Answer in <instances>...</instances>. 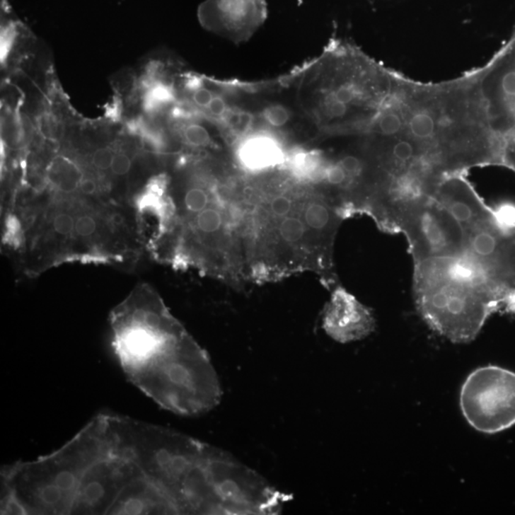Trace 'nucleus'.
<instances>
[{"mask_svg":"<svg viewBox=\"0 0 515 515\" xmlns=\"http://www.w3.org/2000/svg\"><path fill=\"white\" fill-rule=\"evenodd\" d=\"M49 484L62 514H179L166 427L100 413L54 451Z\"/></svg>","mask_w":515,"mask_h":515,"instance_id":"obj_1","label":"nucleus"},{"mask_svg":"<svg viewBox=\"0 0 515 515\" xmlns=\"http://www.w3.org/2000/svg\"><path fill=\"white\" fill-rule=\"evenodd\" d=\"M274 171L245 180L248 283L312 272L328 289L335 287L334 243L345 218L318 186L290 171Z\"/></svg>","mask_w":515,"mask_h":515,"instance_id":"obj_2","label":"nucleus"},{"mask_svg":"<svg viewBox=\"0 0 515 515\" xmlns=\"http://www.w3.org/2000/svg\"><path fill=\"white\" fill-rule=\"evenodd\" d=\"M120 369L148 398L175 415H204L221 388L207 353L152 294L133 296L112 314Z\"/></svg>","mask_w":515,"mask_h":515,"instance_id":"obj_3","label":"nucleus"},{"mask_svg":"<svg viewBox=\"0 0 515 515\" xmlns=\"http://www.w3.org/2000/svg\"><path fill=\"white\" fill-rule=\"evenodd\" d=\"M413 295L426 324L456 344L473 341L492 314H515V294L467 254L413 262Z\"/></svg>","mask_w":515,"mask_h":515,"instance_id":"obj_4","label":"nucleus"},{"mask_svg":"<svg viewBox=\"0 0 515 515\" xmlns=\"http://www.w3.org/2000/svg\"><path fill=\"white\" fill-rule=\"evenodd\" d=\"M316 65L318 125L327 135H363L385 105L395 70L345 43L333 45Z\"/></svg>","mask_w":515,"mask_h":515,"instance_id":"obj_5","label":"nucleus"},{"mask_svg":"<svg viewBox=\"0 0 515 515\" xmlns=\"http://www.w3.org/2000/svg\"><path fill=\"white\" fill-rule=\"evenodd\" d=\"M478 69L487 126L497 142L499 166L515 173V32Z\"/></svg>","mask_w":515,"mask_h":515,"instance_id":"obj_6","label":"nucleus"},{"mask_svg":"<svg viewBox=\"0 0 515 515\" xmlns=\"http://www.w3.org/2000/svg\"><path fill=\"white\" fill-rule=\"evenodd\" d=\"M460 405L476 431L493 434L515 424V372L487 366L471 372L462 386Z\"/></svg>","mask_w":515,"mask_h":515,"instance_id":"obj_7","label":"nucleus"},{"mask_svg":"<svg viewBox=\"0 0 515 515\" xmlns=\"http://www.w3.org/2000/svg\"><path fill=\"white\" fill-rule=\"evenodd\" d=\"M409 245L413 262L461 256L467 235L461 224L434 198L410 208L398 224Z\"/></svg>","mask_w":515,"mask_h":515,"instance_id":"obj_8","label":"nucleus"},{"mask_svg":"<svg viewBox=\"0 0 515 515\" xmlns=\"http://www.w3.org/2000/svg\"><path fill=\"white\" fill-rule=\"evenodd\" d=\"M495 217L465 232V254L492 283L515 294V221Z\"/></svg>","mask_w":515,"mask_h":515,"instance_id":"obj_9","label":"nucleus"},{"mask_svg":"<svg viewBox=\"0 0 515 515\" xmlns=\"http://www.w3.org/2000/svg\"><path fill=\"white\" fill-rule=\"evenodd\" d=\"M265 0H207L199 8L202 25L236 40L248 37L265 21Z\"/></svg>","mask_w":515,"mask_h":515,"instance_id":"obj_10","label":"nucleus"},{"mask_svg":"<svg viewBox=\"0 0 515 515\" xmlns=\"http://www.w3.org/2000/svg\"><path fill=\"white\" fill-rule=\"evenodd\" d=\"M323 328L330 338L347 344L371 335L375 320L371 309L355 296L344 287H335L323 313Z\"/></svg>","mask_w":515,"mask_h":515,"instance_id":"obj_11","label":"nucleus"},{"mask_svg":"<svg viewBox=\"0 0 515 515\" xmlns=\"http://www.w3.org/2000/svg\"><path fill=\"white\" fill-rule=\"evenodd\" d=\"M432 198L453 215L465 232L492 220L497 215L495 208L483 201L465 174L446 175L437 185Z\"/></svg>","mask_w":515,"mask_h":515,"instance_id":"obj_12","label":"nucleus"},{"mask_svg":"<svg viewBox=\"0 0 515 515\" xmlns=\"http://www.w3.org/2000/svg\"><path fill=\"white\" fill-rule=\"evenodd\" d=\"M287 156L280 142L270 136L246 137L237 148V158L248 173L258 175L275 170L287 163Z\"/></svg>","mask_w":515,"mask_h":515,"instance_id":"obj_13","label":"nucleus"},{"mask_svg":"<svg viewBox=\"0 0 515 515\" xmlns=\"http://www.w3.org/2000/svg\"><path fill=\"white\" fill-rule=\"evenodd\" d=\"M213 186L207 187L201 185H191L186 189L183 197V209L185 215L204 210L212 197Z\"/></svg>","mask_w":515,"mask_h":515,"instance_id":"obj_14","label":"nucleus"},{"mask_svg":"<svg viewBox=\"0 0 515 515\" xmlns=\"http://www.w3.org/2000/svg\"><path fill=\"white\" fill-rule=\"evenodd\" d=\"M183 138L188 145L195 148H204L212 144L207 129L199 123H188L183 129Z\"/></svg>","mask_w":515,"mask_h":515,"instance_id":"obj_15","label":"nucleus"},{"mask_svg":"<svg viewBox=\"0 0 515 515\" xmlns=\"http://www.w3.org/2000/svg\"><path fill=\"white\" fill-rule=\"evenodd\" d=\"M262 117L270 126L280 128L289 122L290 112L282 104H271L262 111Z\"/></svg>","mask_w":515,"mask_h":515,"instance_id":"obj_16","label":"nucleus"},{"mask_svg":"<svg viewBox=\"0 0 515 515\" xmlns=\"http://www.w3.org/2000/svg\"><path fill=\"white\" fill-rule=\"evenodd\" d=\"M18 35V25L13 21L5 24L1 35V59L5 62L9 56L11 49Z\"/></svg>","mask_w":515,"mask_h":515,"instance_id":"obj_17","label":"nucleus"},{"mask_svg":"<svg viewBox=\"0 0 515 515\" xmlns=\"http://www.w3.org/2000/svg\"><path fill=\"white\" fill-rule=\"evenodd\" d=\"M76 221L73 216L68 213H59L54 218L53 228L57 235L67 237L75 230Z\"/></svg>","mask_w":515,"mask_h":515,"instance_id":"obj_18","label":"nucleus"},{"mask_svg":"<svg viewBox=\"0 0 515 515\" xmlns=\"http://www.w3.org/2000/svg\"><path fill=\"white\" fill-rule=\"evenodd\" d=\"M98 224L94 217L90 215H82L76 219L75 231L79 237L88 238L97 231Z\"/></svg>","mask_w":515,"mask_h":515,"instance_id":"obj_19","label":"nucleus"},{"mask_svg":"<svg viewBox=\"0 0 515 515\" xmlns=\"http://www.w3.org/2000/svg\"><path fill=\"white\" fill-rule=\"evenodd\" d=\"M115 152L110 147L100 148L92 156V164L98 170L110 168Z\"/></svg>","mask_w":515,"mask_h":515,"instance_id":"obj_20","label":"nucleus"},{"mask_svg":"<svg viewBox=\"0 0 515 515\" xmlns=\"http://www.w3.org/2000/svg\"><path fill=\"white\" fill-rule=\"evenodd\" d=\"M131 166H132V161L128 155L125 153H117L114 156L110 169L114 175L125 176L130 171Z\"/></svg>","mask_w":515,"mask_h":515,"instance_id":"obj_21","label":"nucleus"},{"mask_svg":"<svg viewBox=\"0 0 515 515\" xmlns=\"http://www.w3.org/2000/svg\"><path fill=\"white\" fill-rule=\"evenodd\" d=\"M214 97L215 96L213 95V93L209 89L204 88V87H199V88H197L194 91L193 95H192V100H193L194 103L197 106L207 109Z\"/></svg>","mask_w":515,"mask_h":515,"instance_id":"obj_22","label":"nucleus"},{"mask_svg":"<svg viewBox=\"0 0 515 515\" xmlns=\"http://www.w3.org/2000/svg\"><path fill=\"white\" fill-rule=\"evenodd\" d=\"M207 110L214 117H221L226 113V103L223 98L214 97Z\"/></svg>","mask_w":515,"mask_h":515,"instance_id":"obj_23","label":"nucleus"},{"mask_svg":"<svg viewBox=\"0 0 515 515\" xmlns=\"http://www.w3.org/2000/svg\"><path fill=\"white\" fill-rule=\"evenodd\" d=\"M253 123V117L248 112H241L239 122H238L237 129L238 132L245 134L248 132Z\"/></svg>","mask_w":515,"mask_h":515,"instance_id":"obj_24","label":"nucleus"},{"mask_svg":"<svg viewBox=\"0 0 515 515\" xmlns=\"http://www.w3.org/2000/svg\"><path fill=\"white\" fill-rule=\"evenodd\" d=\"M81 190L85 195H94L96 191H97L98 186L95 180L93 179H82L81 180Z\"/></svg>","mask_w":515,"mask_h":515,"instance_id":"obj_25","label":"nucleus"},{"mask_svg":"<svg viewBox=\"0 0 515 515\" xmlns=\"http://www.w3.org/2000/svg\"><path fill=\"white\" fill-rule=\"evenodd\" d=\"M111 221L112 223L117 224V226H120V224H122L123 219L120 214H114V215L112 216Z\"/></svg>","mask_w":515,"mask_h":515,"instance_id":"obj_26","label":"nucleus"}]
</instances>
